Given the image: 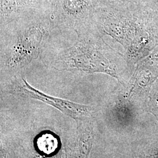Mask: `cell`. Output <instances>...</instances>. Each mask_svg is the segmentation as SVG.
<instances>
[{
  "label": "cell",
  "mask_w": 158,
  "mask_h": 158,
  "mask_svg": "<svg viewBox=\"0 0 158 158\" xmlns=\"http://www.w3.org/2000/svg\"><path fill=\"white\" fill-rule=\"evenodd\" d=\"M76 33V42L63 51L55 60L59 66L57 70L104 73L118 79L116 66L106 56L100 40L93 31Z\"/></svg>",
  "instance_id": "6da1fadb"
},
{
  "label": "cell",
  "mask_w": 158,
  "mask_h": 158,
  "mask_svg": "<svg viewBox=\"0 0 158 158\" xmlns=\"http://www.w3.org/2000/svg\"><path fill=\"white\" fill-rule=\"evenodd\" d=\"M45 15L29 21V26L17 35L12 45L1 57V68L9 72H17L27 66L40 55L48 35L51 23Z\"/></svg>",
  "instance_id": "7a4b0ae2"
},
{
  "label": "cell",
  "mask_w": 158,
  "mask_h": 158,
  "mask_svg": "<svg viewBox=\"0 0 158 158\" xmlns=\"http://www.w3.org/2000/svg\"><path fill=\"white\" fill-rule=\"evenodd\" d=\"M105 0H45V15L52 25L73 29L76 32L92 29L98 11Z\"/></svg>",
  "instance_id": "3957f363"
},
{
  "label": "cell",
  "mask_w": 158,
  "mask_h": 158,
  "mask_svg": "<svg viewBox=\"0 0 158 158\" xmlns=\"http://www.w3.org/2000/svg\"><path fill=\"white\" fill-rule=\"evenodd\" d=\"M12 87L13 91L17 94L45 102L76 119L89 117L92 114V107L47 95L34 88L29 84L26 79L20 75L16 76Z\"/></svg>",
  "instance_id": "277c9868"
},
{
  "label": "cell",
  "mask_w": 158,
  "mask_h": 158,
  "mask_svg": "<svg viewBox=\"0 0 158 158\" xmlns=\"http://www.w3.org/2000/svg\"><path fill=\"white\" fill-rule=\"evenodd\" d=\"M45 4V0H1V24L44 16Z\"/></svg>",
  "instance_id": "5b68a950"
},
{
  "label": "cell",
  "mask_w": 158,
  "mask_h": 158,
  "mask_svg": "<svg viewBox=\"0 0 158 158\" xmlns=\"http://www.w3.org/2000/svg\"><path fill=\"white\" fill-rule=\"evenodd\" d=\"M151 102L153 113L156 115H158V88L153 94Z\"/></svg>",
  "instance_id": "8992f818"
},
{
  "label": "cell",
  "mask_w": 158,
  "mask_h": 158,
  "mask_svg": "<svg viewBox=\"0 0 158 158\" xmlns=\"http://www.w3.org/2000/svg\"><path fill=\"white\" fill-rule=\"evenodd\" d=\"M124 1H126V2H131V1H134L135 0H123Z\"/></svg>",
  "instance_id": "52a82bcc"
}]
</instances>
